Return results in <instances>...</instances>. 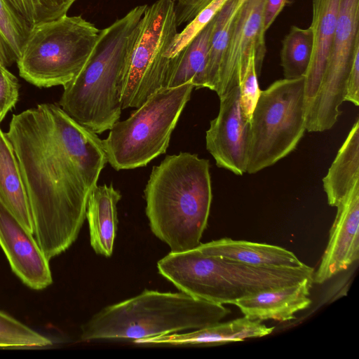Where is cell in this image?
Instances as JSON below:
<instances>
[{"instance_id": "obj_1", "label": "cell", "mask_w": 359, "mask_h": 359, "mask_svg": "<svg viewBox=\"0 0 359 359\" xmlns=\"http://www.w3.org/2000/svg\"><path fill=\"white\" fill-rule=\"evenodd\" d=\"M59 104L13 114L5 133L19 165L36 242L49 261L76 240L90 191L62 128Z\"/></svg>"}, {"instance_id": "obj_2", "label": "cell", "mask_w": 359, "mask_h": 359, "mask_svg": "<svg viewBox=\"0 0 359 359\" xmlns=\"http://www.w3.org/2000/svg\"><path fill=\"white\" fill-rule=\"evenodd\" d=\"M144 193L150 229L170 252L201 243L212 198L208 160L189 152L167 156L153 167Z\"/></svg>"}, {"instance_id": "obj_3", "label": "cell", "mask_w": 359, "mask_h": 359, "mask_svg": "<svg viewBox=\"0 0 359 359\" xmlns=\"http://www.w3.org/2000/svg\"><path fill=\"white\" fill-rule=\"evenodd\" d=\"M147 6H135L101 29L85 65L63 86L59 106L97 134L109 130L121 117L123 83Z\"/></svg>"}, {"instance_id": "obj_4", "label": "cell", "mask_w": 359, "mask_h": 359, "mask_svg": "<svg viewBox=\"0 0 359 359\" xmlns=\"http://www.w3.org/2000/svg\"><path fill=\"white\" fill-rule=\"evenodd\" d=\"M231 311L223 304L183 292L145 290L140 294L107 306L81 326L80 339L149 338L200 329L220 322Z\"/></svg>"}, {"instance_id": "obj_5", "label": "cell", "mask_w": 359, "mask_h": 359, "mask_svg": "<svg viewBox=\"0 0 359 359\" xmlns=\"http://www.w3.org/2000/svg\"><path fill=\"white\" fill-rule=\"evenodd\" d=\"M157 269L180 291L219 304L313 279L314 273L305 264L298 267L251 266L205 253L197 246L170 252L158 262Z\"/></svg>"}, {"instance_id": "obj_6", "label": "cell", "mask_w": 359, "mask_h": 359, "mask_svg": "<svg viewBox=\"0 0 359 359\" xmlns=\"http://www.w3.org/2000/svg\"><path fill=\"white\" fill-rule=\"evenodd\" d=\"M194 88L191 83L161 89L126 120L109 130L103 144L107 162L116 170L146 166L165 154L172 133Z\"/></svg>"}, {"instance_id": "obj_7", "label": "cell", "mask_w": 359, "mask_h": 359, "mask_svg": "<svg viewBox=\"0 0 359 359\" xmlns=\"http://www.w3.org/2000/svg\"><path fill=\"white\" fill-rule=\"evenodd\" d=\"M100 31L80 15L32 27L16 62L20 76L37 87L64 86L85 65Z\"/></svg>"}, {"instance_id": "obj_8", "label": "cell", "mask_w": 359, "mask_h": 359, "mask_svg": "<svg viewBox=\"0 0 359 359\" xmlns=\"http://www.w3.org/2000/svg\"><path fill=\"white\" fill-rule=\"evenodd\" d=\"M304 76L262 90L250 121L246 172L256 173L291 153L304 135Z\"/></svg>"}, {"instance_id": "obj_9", "label": "cell", "mask_w": 359, "mask_h": 359, "mask_svg": "<svg viewBox=\"0 0 359 359\" xmlns=\"http://www.w3.org/2000/svg\"><path fill=\"white\" fill-rule=\"evenodd\" d=\"M178 32L175 0H157L147 6L123 83L122 110L137 108L168 88L173 67L168 52Z\"/></svg>"}, {"instance_id": "obj_10", "label": "cell", "mask_w": 359, "mask_h": 359, "mask_svg": "<svg viewBox=\"0 0 359 359\" xmlns=\"http://www.w3.org/2000/svg\"><path fill=\"white\" fill-rule=\"evenodd\" d=\"M359 50V0H342L322 81L305 114L309 132L332 128L341 114L346 78Z\"/></svg>"}, {"instance_id": "obj_11", "label": "cell", "mask_w": 359, "mask_h": 359, "mask_svg": "<svg viewBox=\"0 0 359 359\" xmlns=\"http://www.w3.org/2000/svg\"><path fill=\"white\" fill-rule=\"evenodd\" d=\"M265 2L246 0L236 17L215 90L219 97L238 86L252 53L257 74H260L266 52L263 27Z\"/></svg>"}, {"instance_id": "obj_12", "label": "cell", "mask_w": 359, "mask_h": 359, "mask_svg": "<svg viewBox=\"0 0 359 359\" xmlns=\"http://www.w3.org/2000/svg\"><path fill=\"white\" fill-rule=\"evenodd\" d=\"M236 86L219 97L217 116L205 134L206 149L219 168L236 175L246 172L250 121L240 106Z\"/></svg>"}, {"instance_id": "obj_13", "label": "cell", "mask_w": 359, "mask_h": 359, "mask_svg": "<svg viewBox=\"0 0 359 359\" xmlns=\"http://www.w3.org/2000/svg\"><path fill=\"white\" fill-rule=\"evenodd\" d=\"M0 246L15 274L29 287L42 290L53 283L47 259L32 233L0 201Z\"/></svg>"}, {"instance_id": "obj_14", "label": "cell", "mask_w": 359, "mask_h": 359, "mask_svg": "<svg viewBox=\"0 0 359 359\" xmlns=\"http://www.w3.org/2000/svg\"><path fill=\"white\" fill-rule=\"evenodd\" d=\"M335 219L313 283L322 284L359 258V182L337 206Z\"/></svg>"}, {"instance_id": "obj_15", "label": "cell", "mask_w": 359, "mask_h": 359, "mask_svg": "<svg viewBox=\"0 0 359 359\" xmlns=\"http://www.w3.org/2000/svg\"><path fill=\"white\" fill-rule=\"evenodd\" d=\"M313 278L299 283L262 290L233 301L244 316L257 320L272 319L280 322L294 319V314L308 308Z\"/></svg>"}, {"instance_id": "obj_16", "label": "cell", "mask_w": 359, "mask_h": 359, "mask_svg": "<svg viewBox=\"0 0 359 359\" xmlns=\"http://www.w3.org/2000/svg\"><path fill=\"white\" fill-rule=\"evenodd\" d=\"M313 50L304 76L305 114L319 90L334 39L342 0H311Z\"/></svg>"}, {"instance_id": "obj_17", "label": "cell", "mask_w": 359, "mask_h": 359, "mask_svg": "<svg viewBox=\"0 0 359 359\" xmlns=\"http://www.w3.org/2000/svg\"><path fill=\"white\" fill-rule=\"evenodd\" d=\"M274 327H267L261 321L245 316L225 323H216L185 333H173L149 338L139 339L137 344L164 345H219L241 341L246 339L262 337L270 334Z\"/></svg>"}, {"instance_id": "obj_18", "label": "cell", "mask_w": 359, "mask_h": 359, "mask_svg": "<svg viewBox=\"0 0 359 359\" xmlns=\"http://www.w3.org/2000/svg\"><path fill=\"white\" fill-rule=\"evenodd\" d=\"M197 247L205 253L251 266L298 267L304 264L291 251L266 243L223 238Z\"/></svg>"}, {"instance_id": "obj_19", "label": "cell", "mask_w": 359, "mask_h": 359, "mask_svg": "<svg viewBox=\"0 0 359 359\" xmlns=\"http://www.w3.org/2000/svg\"><path fill=\"white\" fill-rule=\"evenodd\" d=\"M121 198L113 184L97 185L90 193L87 203L90 243L97 255L109 257L113 253L117 231L116 205Z\"/></svg>"}, {"instance_id": "obj_20", "label": "cell", "mask_w": 359, "mask_h": 359, "mask_svg": "<svg viewBox=\"0 0 359 359\" xmlns=\"http://www.w3.org/2000/svg\"><path fill=\"white\" fill-rule=\"evenodd\" d=\"M358 182L359 120L357 118L323 179L328 204L337 207Z\"/></svg>"}, {"instance_id": "obj_21", "label": "cell", "mask_w": 359, "mask_h": 359, "mask_svg": "<svg viewBox=\"0 0 359 359\" xmlns=\"http://www.w3.org/2000/svg\"><path fill=\"white\" fill-rule=\"evenodd\" d=\"M0 201L29 232L34 233L32 213L18 160L1 128Z\"/></svg>"}, {"instance_id": "obj_22", "label": "cell", "mask_w": 359, "mask_h": 359, "mask_svg": "<svg viewBox=\"0 0 359 359\" xmlns=\"http://www.w3.org/2000/svg\"><path fill=\"white\" fill-rule=\"evenodd\" d=\"M215 22L214 18L174 58L168 88L191 83L205 88V72Z\"/></svg>"}, {"instance_id": "obj_23", "label": "cell", "mask_w": 359, "mask_h": 359, "mask_svg": "<svg viewBox=\"0 0 359 359\" xmlns=\"http://www.w3.org/2000/svg\"><path fill=\"white\" fill-rule=\"evenodd\" d=\"M313 50L311 29L292 26L285 35L280 50V65L285 79H297L306 75Z\"/></svg>"}, {"instance_id": "obj_24", "label": "cell", "mask_w": 359, "mask_h": 359, "mask_svg": "<svg viewBox=\"0 0 359 359\" xmlns=\"http://www.w3.org/2000/svg\"><path fill=\"white\" fill-rule=\"evenodd\" d=\"M51 344L50 339L0 311V348H41Z\"/></svg>"}, {"instance_id": "obj_25", "label": "cell", "mask_w": 359, "mask_h": 359, "mask_svg": "<svg viewBox=\"0 0 359 359\" xmlns=\"http://www.w3.org/2000/svg\"><path fill=\"white\" fill-rule=\"evenodd\" d=\"M76 0H6L31 27L67 15Z\"/></svg>"}, {"instance_id": "obj_26", "label": "cell", "mask_w": 359, "mask_h": 359, "mask_svg": "<svg viewBox=\"0 0 359 359\" xmlns=\"http://www.w3.org/2000/svg\"><path fill=\"white\" fill-rule=\"evenodd\" d=\"M32 27L11 8L6 0H0V34L13 53L15 62Z\"/></svg>"}, {"instance_id": "obj_27", "label": "cell", "mask_w": 359, "mask_h": 359, "mask_svg": "<svg viewBox=\"0 0 359 359\" xmlns=\"http://www.w3.org/2000/svg\"><path fill=\"white\" fill-rule=\"evenodd\" d=\"M228 0H212L176 35L168 52V57L174 58L214 18Z\"/></svg>"}, {"instance_id": "obj_28", "label": "cell", "mask_w": 359, "mask_h": 359, "mask_svg": "<svg viewBox=\"0 0 359 359\" xmlns=\"http://www.w3.org/2000/svg\"><path fill=\"white\" fill-rule=\"evenodd\" d=\"M258 76L255 53H252L238 83L240 106L244 116L249 121L262 91L259 86Z\"/></svg>"}, {"instance_id": "obj_29", "label": "cell", "mask_w": 359, "mask_h": 359, "mask_svg": "<svg viewBox=\"0 0 359 359\" xmlns=\"http://www.w3.org/2000/svg\"><path fill=\"white\" fill-rule=\"evenodd\" d=\"M19 95L17 78L0 65V123L7 113L15 105Z\"/></svg>"}, {"instance_id": "obj_30", "label": "cell", "mask_w": 359, "mask_h": 359, "mask_svg": "<svg viewBox=\"0 0 359 359\" xmlns=\"http://www.w3.org/2000/svg\"><path fill=\"white\" fill-rule=\"evenodd\" d=\"M344 100L359 105V50L355 53L346 78Z\"/></svg>"}, {"instance_id": "obj_31", "label": "cell", "mask_w": 359, "mask_h": 359, "mask_svg": "<svg viewBox=\"0 0 359 359\" xmlns=\"http://www.w3.org/2000/svg\"><path fill=\"white\" fill-rule=\"evenodd\" d=\"M212 0H182L176 3L178 27L189 23Z\"/></svg>"}, {"instance_id": "obj_32", "label": "cell", "mask_w": 359, "mask_h": 359, "mask_svg": "<svg viewBox=\"0 0 359 359\" xmlns=\"http://www.w3.org/2000/svg\"><path fill=\"white\" fill-rule=\"evenodd\" d=\"M287 0H266L263 13V27L266 32L284 8Z\"/></svg>"}, {"instance_id": "obj_33", "label": "cell", "mask_w": 359, "mask_h": 359, "mask_svg": "<svg viewBox=\"0 0 359 359\" xmlns=\"http://www.w3.org/2000/svg\"><path fill=\"white\" fill-rule=\"evenodd\" d=\"M14 62L15 59L0 34V65L7 67Z\"/></svg>"}, {"instance_id": "obj_34", "label": "cell", "mask_w": 359, "mask_h": 359, "mask_svg": "<svg viewBox=\"0 0 359 359\" xmlns=\"http://www.w3.org/2000/svg\"><path fill=\"white\" fill-rule=\"evenodd\" d=\"M182 1V0H175V1L176 3L180 2V1Z\"/></svg>"}]
</instances>
